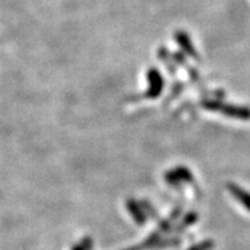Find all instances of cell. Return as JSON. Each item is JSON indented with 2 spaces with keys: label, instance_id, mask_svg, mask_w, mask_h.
Here are the masks:
<instances>
[{
  "label": "cell",
  "instance_id": "5b68a950",
  "mask_svg": "<svg viewBox=\"0 0 250 250\" xmlns=\"http://www.w3.org/2000/svg\"><path fill=\"white\" fill-rule=\"evenodd\" d=\"M212 247H213L212 241H205V243H201V244L196 245V247H193L189 250H208Z\"/></svg>",
  "mask_w": 250,
  "mask_h": 250
},
{
  "label": "cell",
  "instance_id": "277c9868",
  "mask_svg": "<svg viewBox=\"0 0 250 250\" xmlns=\"http://www.w3.org/2000/svg\"><path fill=\"white\" fill-rule=\"evenodd\" d=\"M177 41H178V43L181 44L182 47L184 48V50L188 51L189 54L194 55L193 47H192V43H190V41L188 40V37H187V35H186V33H183V32H179V33H177Z\"/></svg>",
  "mask_w": 250,
  "mask_h": 250
},
{
  "label": "cell",
  "instance_id": "7a4b0ae2",
  "mask_svg": "<svg viewBox=\"0 0 250 250\" xmlns=\"http://www.w3.org/2000/svg\"><path fill=\"white\" fill-rule=\"evenodd\" d=\"M228 188L230 193L239 201V203H241L248 211H250V193H248L247 190L240 188L236 184H229Z\"/></svg>",
  "mask_w": 250,
  "mask_h": 250
},
{
  "label": "cell",
  "instance_id": "8992f818",
  "mask_svg": "<svg viewBox=\"0 0 250 250\" xmlns=\"http://www.w3.org/2000/svg\"><path fill=\"white\" fill-rule=\"evenodd\" d=\"M88 248H90V240H84L82 244L74 248V250H88Z\"/></svg>",
  "mask_w": 250,
  "mask_h": 250
},
{
  "label": "cell",
  "instance_id": "6da1fadb",
  "mask_svg": "<svg viewBox=\"0 0 250 250\" xmlns=\"http://www.w3.org/2000/svg\"><path fill=\"white\" fill-rule=\"evenodd\" d=\"M205 105L208 109L220 112V113L229 116V117L239 118V120H250V108L248 107L225 104V103H220V102H208Z\"/></svg>",
  "mask_w": 250,
  "mask_h": 250
},
{
  "label": "cell",
  "instance_id": "3957f363",
  "mask_svg": "<svg viewBox=\"0 0 250 250\" xmlns=\"http://www.w3.org/2000/svg\"><path fill=\"white\" fill-rule=\"evenodd\" d=\"M149 80L150 83H151V88H150L147 95L151 97V98L158 97V95L160 94V92H162V86H163L162 76L159 75V73L155 69H152L149 73Z\"/></svg>",
  "mask_w": 250,
  "mask_h": 250
}]
</instances>
